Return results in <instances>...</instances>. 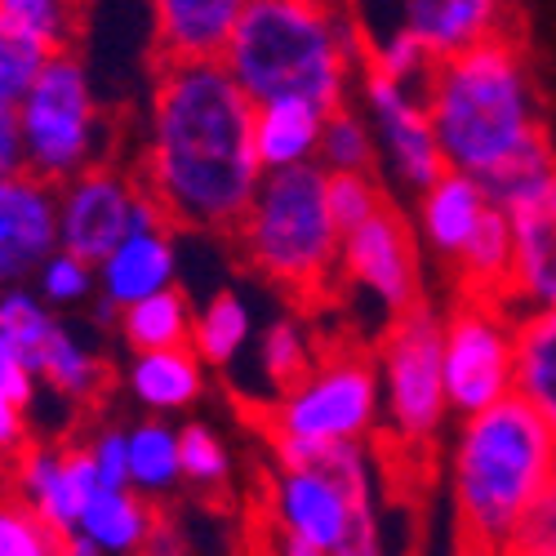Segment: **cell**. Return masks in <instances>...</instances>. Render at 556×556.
I'll use <instances>...</instances> for the list:
<instances>
[{"label": "cell", "mask_w": 556, "mask_h": 556, "mask_svg": "<svg viewBox=\"0 0 556 556\" xmlns=\"http://www.w3.org/2000/svg\"><path fill=\"white\" fill-rule=\"evenodd\" d=\"M375 369L392 441L409 450L432 445L450 419V401L441 369V312L428 307V299L383 326Z\"/></svg>", "instance_id": "obj_9"}, {"label": "cell", "mask_w": 556, "mask_h": 556, "mask_svg": "<svg viewBox=\"0 0 556 556\" xmlns=\"http://www.w3.org/2000/svg\"><path fill=\"white\" fill-rule=\"evenodd\" d=\"M59 250V192L31 169H0V290L27 286L40 258Z\"/></svg>", "instance_id": "obj_15"}, {"label": "cell", "mask_w": 556, "mask_h": 556, "mask_svg": "<svg viewBox=\"0 0 556 556\" xmlns=\"http://www.w3.org/2000/svg\"><path fill=\"white\" fill-rule=\"evenodd\" d=\"M85 450L94 458V472L103 485H129V437H125V428H99Z\"/></svg>", "instance_id": "obj_41"}, {"label": "cell", "mask_w": 556, "mask_h": 556, "mask_svg": "<svg viewBox=\"0 0 556 556\" xmlns=\"http://www.w3.org/2000/svg\"><path fill=\"white\" fill-rule=\"evenodd\" d=\"M125 388L148 414H182L205 392V361L188 348H152L129 352Z\"/></svg>", "instance_id": "obj_22"}, {"label": "cell", "mask_w": 556, "mask_h": 556, "mask_svg": "<svg viewBox=\"0 0 556 556\" xmlns=\"http://www.w3.org/2000/svg\"><path fill=\"white\" fill-rule=\"evenodd\" d=\"M365 50L343 0H250L223 50V67L254 103L312 99L339 108L352 103Z\"/></svg>", "instance_id": "obj_2"}, {"label": "cell", "mask_w": 556, "mask_h": 556, "mask_svg": "<svg viewBox=\"0 0 556 556\" xmlns=\"http://www.w3.org/2000/svg\"><path fill=\"white\" fill-rule=\"evenodd\" d=\"M156 526V503L143 498L134 485H94L80 503L76 526L63 539V552L76 556H129L148 552Z\"/></svg>", "instance_id": "obj_18"}, {"label": "cell", "mask_w": 556, "mask_h": 556, "mask_svg": "<svg viewBox=\"0 0 556 556\" xmlns=\"http://www.w3.org/2000/svg\"><path fill=\"white\" fill-rule=\"evenodd\" d=\"M5 485H10V472H5V468H0V494H5Z\"/></svg>", "instance_id": "obj_45"}, {"label": "cell", "mask_w": 556, "mask_h": 556, "mask_svg": "<svg viewBox=\"0 0 556 556\" xmlns=\"http://www.w3.org/2000/svg\"><path fill=\"white\" fill-rule=\"evenodd\" d=\"M31 369H36V379L63 401H99L108 379H112L108 361L76 330H67L63 320L54 326V334L40 343V352L31 356Z\"/></svg>", "instance_id": "obj_25"}, {"label": "cell", "mask_w": 556, "mask_h": 556, "mask_svg": "<svg viewBox=\"0 0 556 556\" xmlns=\"http://www.w3.org/2000/svg\"><path fill=\"white\" fill-rule=\"evenodd\" d=\"M27 441H31V428H27V405L0 396V463H10Z\"/></svg>", "instance_id": "obj_43"}, {"label": "cell", "mask_w": 556, "mask_h": 556, "mask_svg": "<svg viewBox=\"0 0 556 556\" xmlns=\"http://www.w3.org/2000/svg\"><path fill=\"white\" fill-rule=\"evenodd\" d=\"M432 63H437V54H432L428 45H424L419 36H414L405 23L365 50V67H375V72H383V76L401 80V85H419V89H424V80H428Z\"/></svg>", "instance_id": "obj_38"}, {"label": "cell", "mask_w": 556, "mask_h": 556, "mask_svg": "<svg viewBox=\"0 0 556 556\" xmlns=\"http://www.w3.org/2000/svg\"><path fill=\"white\" fill-rule=\"evenodd\" d=\"M36 369L31 361L23 356V348L10 339V334H0V396L5 401H18V405H31L36 401Z\"/></svg>", "instance_id": "obj_42"}, {"label": "cell", "mask_w": 556, "mask_h": 556, "mask_svg": "<svg viewBox=\"0 0 556 556\" xmlns=\"http://www.w3.org/2000/svg\"><path fill=\"white\" fill-rule=\"evenodd\" d=\"M178 463H182V481L197 490H223L231 481V450L210 424L178 428Z\"/></svg>", "instance_id": "obj_35"}, {"label": "cell", "mask_w": 556, "mask_h": 556, "mask_svg": "<svg viewBox=\"0 0 556 556\" xmlns=\"http://www.w3.org/2000/svg\"><path fill=\"white\" fill-rule=\"evenodd\" d=\"M250 0H152V36L161 59H223Z\"/></svg>", "instance_id": "obj_19"}, {"label": "cell", "mask_w": 556, "mask_h": 556, "mask_svg": "<svg viewBox=\"0 0 556 556\" xmlns=\"http://www.w3.org/2000/svg\"><path fill=\"white\" fill-rule=\"evenodd\" d=\"M513 392L556 432V307L517 312V383Z\"/></svg>", "instance_id": "obj_24"}, {"label": "cell", "mask_w": 556, "mask_h": 556, "mask_svg": "<svg viewBox=\"0 0 556 556\" xmlns=\"http://www.w3.org/2000/svg\"><path fill=\"white\" fill-rule=\"evenodd\" d=\"M513 218V290L507 303L556 307V188Z\"/></svg>", "instance_id": "obj_21"}, {"label": "cell", "mask_w": 556, "mask_h": 556, "mask_svg": "<svg viewBox=\"0 0 556 556\" xmlns=\"http://www.w3.org/2000/svg\"><path fill=\"white\" fill-rule=\"evenodd\" d=\"M424 103L445 165L477 178L543 134L539 89L513 31L437 59Z\"/></svg>", "instance_id": "obj_4"}, {"label": "cell", "mask_w": 556, "mask_h": 556, "mask_svg": "<svg viewBox=\"0 0 556 556\" xmlns=\"http://www.w3.org/2000/svg\"><path fill=\"white\" fill-rule=\"evenodd\" d=\"M507 18H513V0H405V27L437 59L507 36Z\"/></svg>", "instance_id": "obj_20"}, {"label": "cell", "mask_w": 556, "mask_h": 556, "mask_svg": "<svg viewBox=\"0 0 556 556\" xmlns=\"http://www.w3.org/2000/svg\"><path fill=\"white\" fill-rule=\"evenodd\" d=\"M263 517L276 552L286 556H375L379 481L365 441L276 450L263 490Z\"/></svg>", "instance_id": "obj_5"}, {"label": "cell", "mask_w": 556, "mask_h": 556, "mask_svg": "<svg viewBox=\"0 0 556 556\" xmlns=\"http://www.w3.org/2000/svg\"><path fill=\"white\" fill-rule=\"evenodd\" d=\"M23 169L45 182L80 174L85 165L116 156L112 116L103 112L85 63L72 50H50L18 99Z\"/></svg>", "instance_id": "obj_7"}, {"label": "cell", "mask_w": 556, "mask_h": 556, "mask_svg": "<svg viewBox=\"0 0 556 556\" xmlns=\"http://www.w3.org/2000/svg\"><path fill=\"white\" fill-rule=\"evenodd\" d=\"M507 552H517V556H556V472L543 481V490L526 507V517H521L513 543H507Z\"/></svg>", "instance_id": "obj_40"}, {"label": "cell", "mask_w": 556, "mask_h": 556, "mask_svg": "<svg viewBox=\"0 0 556 556\" xmlns=\"http://www.w3.org/2000/svg\"><path fill=\"white\" fill-rule=\"evenodd\" d=\"M383 419V392L375 356L356 348L312 361L303 375L276 392L263 409V428L271 450L334 445V441H369Z\"/></svg>", "instance_id": "obj_8"}, {"label": "cell", "mask_w": 556, "mask_h": 556, "mask_svg": "<svg viewBox=\"0 0 556 556\" xmlns=\"http://www.w3.org/2000/svg\"><path fill=\"white\" fill-rule=\"evenodd\" d=\"M334 281L369 303L383 326L409 312L414 303H424V245L414 223L388 201L369 214L365 223L343 231L339 245V276Z\"/></svg>", "instance_id": "obj_11"}, {"label": "cell", "mask_w": 556, "mask_h": 556, "mask_svg": "<svg viewBox=\"0 0 556 556\" xmlns=\"http://www.w3.org/2000/svg\"><path fill=\"white\" fill-rule=\"evenodd\" d=\"M556 472V432L513 392L463 414L450 441V513L468 552H507L526 507Z\"/></svg>", "instance_id": "obj_3"}, {"label": "cell", "mask_w": 556, "mask_h": 556, "mask_svg": "<svg viewBox=\"0 0 556 556\" xmlns=\"http://www.w3.org/2000/svg\"><path fill=\"white\" fill-rule=\"evenodd\" d=\"M250 339H254V312L231 290H218L192 316V352L214 369H227L250 348Z\"/></svg>", "instance_id": "obj_30"}, {"label": "cell", "mask_w": 556, "mask_h": 556, "mask_svg": "<svg viewBox=\"0 0 556 556\" xmlns=\"http://www.w3.org/2000/svg\"><path fill=\"white\" fill-rule=\"evenodd\" d=\"M326 112L330 108H320L312 99H267V103H254V148H258L263 169H286V165L316 161Z\"/></svg>", "instance_id": "obj_23"}, {"label": "cell", "mask_w": 556, "mask_h": 556, "mask_svg": "<svg viewBox=\"0 0 556 556\" xmlns=\"http://www.w3.org/2000/svg\"><path fill=\"white\" fill-rule=\"evenodd\" d=\"M134 174L174 227H237L263 178V161L254 148V99L223 59L156 63Z\"/></svg>", "instance_id": "obj_1"}, {"label": "cell", "mask_w": 556, "mask_h": 556, "mask_svg": "<svg viewBox=\"0 0 556 556\" xmlns=\"http://www.w3.org/2000/svg\"><path fill=\"white\" fill-rule=\"evenodd\" d=\"M54 192H59V245L89 263H99L134 227L165 218L148 197L143 178L134 174V165H121L116 156L85 165L80 174L63 178Z\"/></svg>", "instance_id": "obj_12"}, {"label": "cell", "mask_w": 556, "mask_h": 556, "mask_svg": "<svg viewBox=\"0 0 556 556\" xmlns=\"http://www.w3.org/2000/svg\"><path fill=\"white\" fill-rule=\"evenodd\" d=\"M192 299L178 286H165L138 303H125L116 312V334L129 352H152V348H188L192 343Z\"/></svg>", "instance_id": "obj_26"}, {"label": "cell", "mask_w": 556, "mask_h": 556, "mask_svg": "<svg viewBox=\"0 0 556 556\" xmlns=\"http://www.w3.org/2000/svg\"><path fill=\"white\" fill-rule=\"evenodd\" d=\"M490 210V197L481 188L477 174H463V169H441L428 188L414 197V231H419V245L454 271L458 254L468 250L472 231L481 227Z\"/></svg>", "instance_id": "obj_16"}, {"label": "cell", "mask_w": 556, "mask_h": 556, "mask_svg": "<svg viewBox=\"0 0 556 556\" xmlns=\"http://www.w3.org/2000/svg\"><path fill=\"white\" fill-rule=\"evenodd\" d=\"M54 326H59L54 307L45 303L36 290H27V286H5L0 290V334H10L23 348L27 361L40 352L45 339L54 334Z\"/></svg>", "instance_id": "obj_36"}, {"label": "cell", "mask_w": 556, "mask_h": 556, "mask_svg": "<svg viewBox=\"0 0 556 556\" xmlns=\"http://www.w3.org/2000/svg\"><path fill=\"white\" fill-rule=\"evenodd\" d=\"M356 89H361V112H365L369 129H375V143H379V169L401 192L419 197L445 169L437 129H432V116L424 103V89L401 85L375 67L361 72Z\"/></svg>", "instance_id": "obj_13"}, {"label": "cell", "mask_w": 556, "mask_h": 556, "mask_svg": "<svg viewBox=\"0 0 556 556\" xmlns=\"http://www.w3.org/2000/svg\"><path fill=\"white\" fill-rule=\"evenodd\" d=\"M129 485L161 503L165 494H174L182 485V463H178V428L165 424V414L134 424L129 432Z\"/></svg>", "instance_id": "obj_29"}, {"label": "cell", "mask_w": 556, "mask_h": 556, "mask_svg": "<svg viewBox=\"0 0 556 556\" xmlns=\"http://www.w3.org/2000/svg\"><path fill=\"white\" fill-rule=\"evenodd\" d=\"M441 369L450 414H477L517 383V312L494 294H463L441 316Z\"/></svg>", "instance_id": "obj_10"}, {"label": "cell", "mask_w": 556, "mask_h": 556, "mask_svg": "<svg viewBox=\"0 0 556 556\" xmlns=\"http://www.w3.org/2000/svg\"><path fill=\"white\" fill-rule=\"evenodd\" d=\"M326 201H330V214L339 223V231L365 223L379 205H388V188L379 182V174L369 169H326Z\"/></svg>", "instance_id": "obj_37"}, {"label": "cell", "mask_w": 556, "mask_h": 556, "mask_svg": "<svg viewBox=\"0 0 556 556\" xmlns=\"http://www.w3.org/2000/svg\"><path fill=\"white\" fill-rule=\"evenodd\" d=\"M63 539L18 494H0V556H59Z\"/></svg>", "instance_id": "obj_39"}, {"label": "cell", "mask_w": 556, "mask_h": 556, "mask_svg": "<svg viewBox=\"0 0 556 556\" xmlns=\"http://www.w3.org/2000/svg\"><path fill=\"white\" fill-rule=\"evenodd\" d=\"M250 271L294 299H320L339 276L343 231L326 201V165L263 169L258 188L227 231Z\"/></svg>", "instance_id": "obj_6"}, {"label": "cell", "mask_w": 556, "mask_h": 556, "mask_svg": "<svg viewBox=\"0 0 556 556\" xmlns=\"http://www.w3.org/2000/svg\"><path fill=\"white\" fill-rule=\"evenodd\" d=\"M316 161L334 169H369L379 174V143H375V129H369L365 112L352 103H339L326 112V125H320V148Z\"/></svg>", "instance_id": "obj_32"}, {"label": "cell", "mask_w": 556, "mask_h": 556, "mask_svg": "<svg viewBox=\"0 0 556 556\" xmlns=\"http://www.w3.org/2000/svg\"><path fill=\"white\" fill-rule=\"evenodd\" d=\"M174 223H148V227H134L129 237H121L99 263V299L108 307H125L138 303L165 286L178 281V241H174Z\"/></svg>", "instance_id": "obj_17"}, {"label": "cell", "mask_w": 556, "mask_h": 556, "mask_svg": "<svg viewBox=\"0 0 556 556\" xmlns=\"http://www.w3.org/2000/svg\"><path fill=\"white\" fill-rule=\"evenodd\" d=\"M5 472H10V494H18L59 539H67L80 503L94 494V485H103L89 450L59 441H27L10 458Z\"/></svg>", "instance_id": "obj_14"}, {"label": "cell", "mask_w": 556, "mask_h": 556, "mask_svg": "<svg viewBox=\"0 0 556 556\" xmlns=\"http://www.w3.org/2000/svg\"><path fill=\"white\" fill-rule=\"evenodd\" d=\"M312 334L299 316H276L258 339V375L267 379V392H286L303 369L312 365Z\"/></svg>", "instance_id": "obj_34"}, {"label": "cell", "mask_w": 556, "mask_h": 556, "mask_svg": "<svg viewBox=\"0 0 556 556\" xmlns=\"http://www.w3.org/2000/svg\"><path fill=\"white\" fill-rule=\"evenodd\" d=\"M31 286L54 312H76V307H89L99 299V271L89 258L59 245L40 258V267L31 271Z\"/></svg>", "instance_id": "obj_33"}, {"label": "cell", "mask_w": 556, "mask_h": 556, "mask_svg": "<svg viewBox=\"0 0 556 556\" xmlns=\"http://www.w3.org/2000/svg\"><path fill=\"white\" fill-rule=\"evenodd\" d=\"M23 165V143H18V108L0 103V169Z\"/></svg>", "instance_id": "obj_44"}, {"label": "cell", "mask_w": 556, "mask_h": 556, "mask_svg": "<svg viewBox=\"0 0 556 556\" xmlns=\"http://www.w3.org/2000/svg\"><path fill=\"white\" fill-rule=\"evenodd\" d=\"M481 188L490 197V205H498L503 214H517L534 201H543L556 188V148L547 143V134L530 138L526 148H517L507 161H498L494 169L481 174Z\"/></svg>", "instance_id": "obj_27"}, {"label": "cell", "mask_w": 556, "mask_h": 556, "mask_svg": "<svg viewBox=\"0 0 556 556\" xmlns=\"http://www.w3.org/2000/svg\"><path fill=\"white\" fill-rule=\"evenodd\" d=\"M80 14H85V0H0V23L36 40L45 54L72 50V40L80 31Z\"/></svg>", "instance_id": "obj_31"}, {"label": "cell", "mask_w": 556, "mask_h": 556, "mask_svg": "<svg viewBox=\"0 0 556 556\" xmlns=\"http://www.w3.org/2000/svg\"><path fill=\"white\" fill-rule=\"evenodd\" d=\"M454 276L463 281V294L507 299V290H513V218H507L498 205L485 210L468 250H463L454 263Z\"/></svg>", "instance_id": "obj_28"}]
</instances>
